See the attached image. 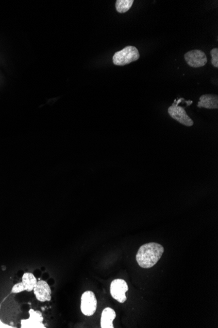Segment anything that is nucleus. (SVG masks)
<instances>
[{"label": "nucleus", "mask_w": 218, "mask_h": 328, "mask_svg": "<svg viewBox=\"0 0 218 328\" xmlns=\"http://www.w3.org/2000/svg\"><path fill=\"white\" fill-rule=\"evenodd\" d=\"M164 252V246L156 242H150L140 247L136 254V260L142 268H151L157 264Z\"/></svg>", "instance_id": "nucleus-1"}, {"label": "nucleus", "mask_w": 218, "mask_h": 328, "mask_svg": "<svg viewBox=\"0 0 218 328\" xmlns=\"http://www.w3.org/2000/svg\"><path fill=\"white\" fill-rule=\"evenodd\" d=\"M140 58L139 52L135 47L127 46L114 55L113 61L116 66H125L136 61Z\"/></svg>", "instance_id": "nucleus-2"}, {"label": "nucleus", "mask_w": 218, "mask_h": 328, "mask_svg": "<svg viewBox=\"0 0 218 328\" xmlns=\"http://www.w3.org/2000/svg\"><path fill=\"white\" fill-rule=\"evenodd\" d=\"M183 100V98H181V99L178 100V102H176V100L174 101L172 105L168 108V114L172 119L177 121L178 123L182 125H185L186 127L193 126L194 123H193L192 119L187 115L184 108L178 106V104Z\"/></svg>", "instance_id": "nucleus-3"}, {"label": "nucleus", "mask_w": 218, "mask_h": 328, "mask_svg": "<svg viewBox=\"0 0 218 328\" xmlns=\"http://www.w3.org/2000/svg\"><path fill=\"white\" fill-rule=\"evenodd\" d=\"M98 301L96 295L92 291H86L81 297V310L85 316L94 315L96 311Z\"/></svg>", "instance_id": "nucleus-4"}, {"label": "nucleus", "mask_w": 218, "mask_h": 328, "mask_svg": "<svg viewBox=\"0 0 218 328\" xmlns=\"http://www.w3.org/2000/svg\"><path fill=\"white\" fill-rule=\"evenodd\" d=\"M128 290V284L123 279L114 280L110 286L111 296L120 303L126 302L127 300L126 293Z\"/></svg>", "instance_id": "nucleus-5"}, {"label": "nucleus", "mask_w": 218, "mask_h": 328, "mask_svg": "<svg viewBox=\"0 0 218 328\" xmlns=\"http://www.w3.org/2000/svg\"><path fill=\"white\" fill-rule=\"evenodd\" d=\"M184 58L187 64L192 68L202 67L207 63L205 53L199 49L188 51L185 53Z\"/></svg>", "instance_id": "nucleus-6"}, {"label": "nucleus", "mask_w": 218, "mask_h": 328, "mask_svg": "<svg viewBox=\"0 0 218 328\" xmlns=\"http://www.w3.org/2000/svg\"><path fill=\"white\" fill-rule=\"evenodd\" d=\"M30 317L28 319L22 320L20 322L22 328H45L43 324V316L39 310L30 309Z\"/></svg>", "instance_id": "nucleus-7"}, {"label": "nucleus", "mask_w": 218, "mask_h": 328, "mask_svg": "<svg viewBox=\"0 0 218 328\" xmlns=\"http://www.w3.org/2000/svg\"><path fill=\"white\" fill-rule=\"evenodd\" d=\"M33 291L36 299L41 302L50 301L52 299L51 297L52 291L49 284L45 280L37 281Z\"/></svg>", "instance_id": "nucleus-8"}, {"label": "nucleus", "mask_w": 218, "mask_h": 328, "mask_svg": "<svg viewBox=\"0 0 218 328\" xmlns=\"http://www.w3.org/2000/svg\"><path fill=\"white\" fill-rule=\"evenodd\" d=\"M197 106L199 108L206 109H218V96L214 94H204L200 98V102Z\"/></svg>", "instance_id": "nucleus-9"}, {"label": "nucleus", "mask_w": 218, "mask_h": 328, "mask_svg": "<svg viewBox=\"0 0 218 328\" xmlns=\"http://www.w3.org/2000/svg\"><path fill=\"white\" fill-rule=\"evenodd\" d=\"M117 317L115 310L107 307L103 310L101 317V328H114L113 321Z\"/></svg>", "instance_id": "nucleus-10"}, {"label": "nucleus", "mask_w": 218, "mask_h": 328, "mask_svg": "<svg viewBox=\"0 0 218 328\" xmlns=\"http://www.w3.org/2000/svg\"><path fill=\"white\" fill-rule=\"evenodd\" d=\"M22 283L25 288L26 291L32 292L37 284V278L31 273H24L22 278Z\"/></svg>", "instance_id": "nucleus-11"}, {"label": "nucleus", "mask_w": 218, "mask_h": 328, "mask_svg": "<svg viewBox=\"0 0 218 328\" xmlns=\"http://www.w3.org/2000/svg\"><path fill=\"white\" fill-rule=\"evenodd\" d=\"M134 2V0H117L116 2V9L120 13H126L132 7Z\"/></svg>", "instance_id": "nucleus-12"}, {"label": "nucleus", "mask_w": 218, "mask_h": 328, "mask_svg": "<svg viewBox=\"0 0 218 328\" xmlns=\"http://www.w3.org/2000/svg\"><path fill=\"white\" fill-rule=\"evenodd\" d=\"M212 56L211 63L215 68H218V49L214 48L210 51Z\"/></svg>", "instance_id": "nucleus-13"}, {"label": "nucleus", "mask_w": 218, "mask_h": 328, "mask_svg": "<svg viewBox=\"0 0 218 328\" xmlns=\"http://www.w3.org/2000/svg\"><path fill=\"white\" fill-rule=\"evenodd\" d=\"M26 291L25 288L22 282H19L13 286L11 292L13 293H18Z\"/></svg>", "instance_id": "nucleus-14"}, {"label": "nucleus", "mask_w": 218, "mask_h": 328, "mask_svg": "<svg viewBox=\"0 0 218 328\" xmlns=\"http://www.w3.org/2000/svg\"><path fill=\"white\" fill-rule=\"evenodd\" d=\"M13 328L11 327V326L7 325L6 324L3 323L2 322H1V319H0V328Z\"/></svg>", "instance_id": "nucleus-15"}]
</instances>
